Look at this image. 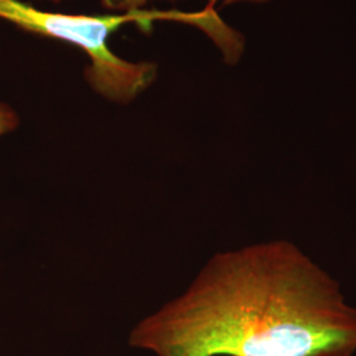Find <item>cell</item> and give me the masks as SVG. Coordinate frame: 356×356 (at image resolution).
<instances>
[{
    "instance_id": "1",
    "label": "cell",
    "mask_w": 356,
    "mask_h": 356,
    "mask_svg": "<svg viewBox=\"0 0 356 356\" xmlns=\"http://www.w3.org/2000/svg\"><path fill=\"white\" fill-rule=\"evenodd\" d=\"M129 344L157 356H353L356 307L288 241L216 254Z\"/></svg>"
},
{
    "instance_id": "2",
    "label": "cell",
    "mask_w": 356,
    "mask_h": 356,
    "mask_svg": "<svg viewBox=\"0 0 356 356\" xmlns=\"http://www.w3.org/2000/svg\"><path fill=\"white\" fill-rule=\"evenodd\" d=\"M0 19L20 29L44 38L72 44L85 51L90 64L85 76L99 95L115 103L132 102L157 78L152 63H129L118 57L107 45L111 35L124 24L136 23L143 31H151L156 20H175L201 28L222 53L232 51L241 38L239 32L227 26L213 6L200 13L131 11L119 15H76L49 13L22 0H0Z\"/></svg>"
},
{
    "instance_id": "4",
    "label": "cell",
    "mask_w": 356,
    "mask_h": 356,
    "mask_svg": "<svg viewBox=\"0 0 356 356\" xmlns=\"http://www.w3.org/2000/svg\"><path fill=\"white\" fill-rule=\"evenodd\" d=\"M19 126V116L13 108L0 103V135L13 132Z\"/></svg>"
},
{
    "instance_id": "3",
    "label": "cell",
    "mask_w": 356,
    "mask_h": 356,
    "mask_svg": "<svg viewBox=\"0 0 356 356\" xmlns=\"http://www.w3.org/2000/svg\"><path fill=\"white\" fill-rule=\"evenodd\" d=\"M148 1L152 0H102L103 7L110 8V10H123L124 13H131V11H140L141 7L145 6ZM175 1V0H172ZM218 1H222L223 6L229 4H235V3H252V4H264L269 3L272 0H209V4L216 7Z\"/></svg>"
}]
</instances>
